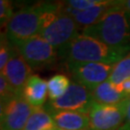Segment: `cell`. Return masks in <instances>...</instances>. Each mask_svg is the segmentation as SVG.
<instances>
[{"mask_svg":"<svg viewBox=\"0 0 130 130\" xmlns=\"http://www.w3.org/2000/svg\"><path fill=\"white\" fill-rule=\"evenodd\" d=\"M120 90H121L122 93H124L125 94H127L128 96H130V78L125 80L124 82H122V83L120 85V86H118Z\"/></svg>","mask_w":130,"mask_h":130,"instance_id":"23","label":"cell"},{"mask_svg":"<svg viewBox=\"0 0 130 130\" xmlns=\"http://www.w3.org/2000/svg\"><path fill=\"white\" fill-rule=\"evenodd\" d=\"M49 5L50 2H41L15 12L5 28V36L10 44L15 47L20 42L38 36Z\"/></svg>","mask_w":130,"mask_h":130,"instance_id":"4","label":"cell"},{"mask_svg":"<svg viewBox=\"0 0 130 130\" xmlns=\"http://www.w3.org/2000/svg\"><path fill=\"white\" fill-rule=\"evenodd\" d=\"M14 14L13 2L9 0H0V30L4 26L6 28Z\"/></svg>","mask_w":130,"mask_h":130,"instance_id":"18","label":"cell"},{"mask_svg":"<svg viewBox=\"0 0 130 130\" xmlns=\"http://www.w3.org/2000/svg\"><path fill=\"white\" fill-rule=\"evenodd\" d=\"M105 0H68L63 3L67 7L76 11H85L104 3Z\"/></svg>","mask_w":130,"mask_h":130,"instance_id":"19","label":"cell"},{"mask_svg":"<svg viewBox=\"0 0 130 130\" xmlns=\"http://www.w3.org/2000/svg\"><path fill=\"white\" fill-rule=\"evenodd\" d=\"M14 96L7 79L2 73H0V98H10Z\"/></svg>","mask_w":130,"mask_h":130,"instance_id":"21","label":"cell"},{"mask_svg":"<svg viewBox=\"0 0 130 130\" xmlns=\"http://www.w3.org/2000/svg\"><path fill=\"white\" fill-rule=\"evenodd\" d=\"M117 3H118V1L105 0L104 3L93 7L91 9L85 10V11H76V10L67 7L66 5H64L63 2H61V8H62L63 12L70 14L75 20V22L80 26V28L83 30L85 28L92 26L98 22L103 18V15L107 13V11L114 5H116Z\"/></svg>","mask_w":130,"mask_h":130,"instance_id":"11","label":"cell"},{"mask_svg":"<svg viewBox=\"0 0 130 130\" xmlns=\"http://www.w3.org/2000/svg\"><path fill=\"white\" fill-rule=\"evenodd\" d=\"M93 102L89 89L71 81L67 93L56 100H48L44 108L47 111H70L89 115Z\"/></svg>","mask_w":130,"mask_h":130,"instance_id":"6","label":"cell"},{"mask_svg":"<svg viewBox=\"0 0 130 130\" xmlns=\"http://www.w3.org/2000/svg\"><path fill=\"white\" fill-rule=\"evenodd\" d=\"M67 66L73 81L91 92L96 86L108 81L113 67L101 63H67Z\"/></svg>","mask_w":130,"mask_h":130,"instance_id":"8","label":"cell"},{"mask_svg":"<svg viewBox=\"0 0 130 130\" xmlns=\"http://www.w3.org/2000/svg\"><path fill=\"white\" fill-rule=\"evenodd\" d=\"M3 34H5V33H2V31L0 30V35H3Z\"/></svg>","mask_w":130,"mask_h":130,"instance_id":"28","label":"cell"},{"mask_svg":"<svg viewBox=\"0 0 130 130\" xmlns=\"http://www.w3.org/2000/svg\"><path fill=\"white\" fill-rule=\"evenodd\" d=\"M130 52L107 45L96 39L80 34L60 56L67 63H101L115 65Z\"/></svg>","mask_w":130,"mask_h":130,"instance_id":"3","label":"cell"},{"mask_svg":"<svg viewBox=\"0 0 130 130\" xmlns=\"http://www.w3.org/2000/svg\"><path fill=\"white\" fill-rule=\"evenodd\" d=\"M14 50H15V47L10 44L7 40L0 45V73H2V71L5 69L7 63L9 62L10 58L12 57Z\"/></svg>","mask_w":130,"mask_h":130,"instance_id":"20","label":"cell"},{"mask_svg":"<svg viewBox=\"0 0 130 130\" xmlns=\"http://www.w3.org/2000/svg\"><path fill=\"white\" fill-rule=\"evenodd\" d=\"M70 77L66 74L58 73L53 75L51 78L47 81V89H48V99L56 100L62 98L70 86Z\"/></svg>","mask_w":130,"mask_h":130,"instance_id":"16","label":"cell"},{"mask_svg":"<svg viewBox=\"0 0 130 130\" xmlns=\"http://www.w3.org/2000/svg\"><path fill=\"white\" fill-rule=\"evenodd\" d=\"M122 7L128 11L130 13V0H126V1H122Z\"/></svg>","mask_w":130,"mask_h":130,"instance_id":"25","label":"cell"},{"mask_svg":"<svg viewBox=\"0 0 130 130\" xmlns=\"http://www.w3.org/2000/svg\"><path fill=\"white\" fill-rule=\"evenodd\" d=\"M8 99H9V98H0V125H1V121H2V119H3V115H4V111H5V107H6V104H7Z\"/></svg>","mask_w":130,"mask_h":130,"instance_id":"24","label":"cell"},{"mask_svg":"<svg viewBox=\"0 0 130 130\" xmlns=\"http://www.w3.org/2000/svg\"><path fill=\"white\" fill-rule=\"evenodd\" d=\"M54 124L61 130H90L89 115L70 111H48Z\"/></svg>","mask_w":130,"mask_h":130,"instance_id":"13","label":"cell"},{"mask_svg":"<svg viewBox=\"0 0 130 130\" xmlns=\"http://www.w3.org/2000/svg\"><path fill=\"white\" fill-rule=\"evenodd\" d=\"M22 98L34 109L42 108L48 98L47 81L39 75L33 74L22 91Z\"/></svg>","mask_w":130,"mask_h":130,"instance_id":"12","label":"cell"},{"mask_svg":"<svg viewBox=\"0 0 130 130\" xmlns=\"http://www.w3.org/2000/svg\"><path fill=\"white\" fill-rule=\"evenodd\" d=\"M7 39H6V36H5V34H3V35H0V45L3 43V42L6 41Z\"/></svg>","mask_w":130,"mask_h":130,"instance_id":"26","label":"cell"},{"mask_svg":"<svg viewBox=\"0 0 130 130\" xmlns=\"http://www.w3.org/2000/svg\"><path fill=\"white\" fill-rule=\"evenodd\" d=\"M59 130H61V129H59Z\"/></svg>","mask_w":130,"mask_h":130,"instance_id":"30","label":"cell"},{"mask_svg":"<svg viewBox=\"0 0 130 130\" xmlns=\"http://www.w3.org/2000/svg\"><path fill=\"white\" fill-rule=\"evenodd\" d=\"M92 94L93 101L102 105H116L129 98L122 93L118 86L113 85L109 81H105L96 86L92 91Z\"/></svg>","mask_w":130,"mask_h":130,"instance_id":"14","label":"cell"},{"mask_svg":"<svg viewBox=\"0 0 130 130\" xmlns=\"http://www.w3.org/2000/svg\"><path fill=\"white\" fill-rule=\"evenodd\" d=\"M34 108L28 104L22 96L14 95L8 99L0 130H23Z\"/></svg>","mask_w":130,"mask_h":130,"instance_id":"9","label":"cell"},{"mask_svg":"<svg viewBox=\"0 0 130 130\" xmlns=\"http://www.w3.org/2000/svg\"><path fill=\"white\" fill-rule=\"evenodd\" d=\"M2 74L6 77L14 95L22 96V91L28 79L33 75V70L15 48Z\"/></svg>","mask_w":130,"mask_h":130,"instance_id":"10","label":"cell"},{"mask_svg":"<svg viewBox=\"0 0 130 130\" xmlns=\"http://www.w3.org/2000/svg\"><path fill=\"white\" fill-rule=\"evenodd\" d=\"M15 48L33 70L53 65L58 58L55 48L39 35L20 42Z\"/></svg>","mask_w":130,"mask_h":130,"instance_id":"5","label":"cell"},{"mask_svg":"<svg viewBox=\"0 0 130 130\" xmlns=\"http://www.w3.org/2000/svg\"><path fill=\"white\" fill-rule=\"evenodd\" d=\"M55 125L51 114L44 107L34 109L23 130H44L47 127Z\"/></svg>","mask_w":130,"mask_h":130,"instance_id":"15","label":"cell"},{"mask_svg":"<svg viewBox=\"0 0 130 130\" xmlns=\"http://www.w3.org/2000/svg\"><path fill=\"white\" fill-rule=\"evenodd\" d=\"M121 130H130V96L127 103V109H126V117L125 121L123 123V125L121 126Z\"/></svg>","mask_w":130,"mask_h":130,"instance_id":"22","label":"cell"},{"mask_svg":"<svg viewBox=\"0 0 130 130\" xmlns=\"http://www.w3.org/2000/svg\"><path fill=\"white\" fill-rule=\"evenodd\" d=\"M82 33V29L70 14L62 11L61 2H50L43 15L39 36L49 42L61 56L75 38Z\"/></svg>","mask_w":130,"mask_h":130,"instance_id":"2","label":"cell"},{"mask_svg":"<svg viewBox=\"0 0 130 130\" xmlns=\"http://www.w3.org/2000/svg\"><path fill=\"white\" fill-rule=\"evenodd\" d=\"M118 130H121V129H118Z\"/></svg>","mask_w":130,"mask_h":130,"instance_id":"29","label":"cell"},{"mask_svg":"<svg viewBox=\"0 0 130 130\" xmlns=\"http://www.w3.org/2000/svg\"><path fill=\"white\" fill-rule=\"evenodd\" d=\"M130 78V53L112 67L111 74L108 81L113 85L120 86L122 82Z\"/></svg>","mask_w":130,"mask_h":130,"instance_id":"17","label":"cell"},{"mask_svg":"<svg viewBox=\"0 0 130 130\" xmlns=\"http://www.w3.org/2000/svg\"><path fill=\"white\" fill-rule=\"evenodd\" d=\"M129 98L116 105H102L93 102L89 113L90 130H118L125 121Z\"/></svg>","mask_w":130,"mask_h":130,"instance_id":"7","label":"cell"},{"mask_svg":"<svg viewBox=\"0 0 130 130\" xmlns=\"http://www.w3.org/2000/svg\"><path fill=\"white\" fill-rule=\"evenodd\" d=\"M44 130H59V128H57L55 125H53V126H50V127H47Z\"/></svg>","mask_w":130,"mask_h":130,"instance_id":"27","label":"cell"},{"mask_svg":"<svg viewBox=\"0 0 130 130\" xmlns=\"http://www.w3.org/2000/svg\"><path fill=\"white\" fill-rule=\"evenodd\" d=\"M81 34L130 52V13L122 7V1H118L98 22L83 29Z\"/></svg>","mask_w":130,"mask_h":130,"instance_id":"1","label":"cell"}]
</instances>
